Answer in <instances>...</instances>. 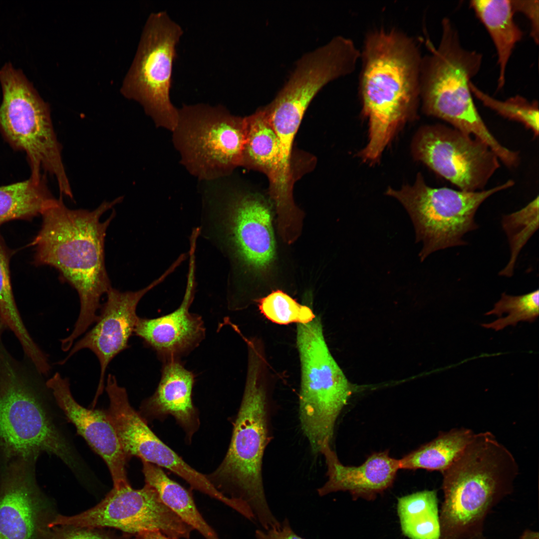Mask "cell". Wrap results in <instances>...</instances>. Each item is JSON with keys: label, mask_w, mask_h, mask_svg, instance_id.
<instances>
[{"label": "cell", "mask_w": 539, "mask_h": 539, "mask_svg": "<svg viewBox=\"0 0 539 539\" xmlns=\"http://www.w3.org/2000/svg\"><path fill=\"white\" fill-rule=\"evenodd\" d=\"M62 196L41 214V227L32 245L35 265L56 269L78 293L79 314L72 331L65 338L72 345L97 321L100 299L111 287L105 265L104 242L114 212L104 221L100 219L123 197L104 201L89 211L67 208Z\"/></svg>", "instance_id": "obj_1"}, {"label": "cell", "mask_w": 539, "mask_h": 539, "mask_svg": "<svg viewBox=\"0 0 539 539\" xmlns=\"http://www.w3.org/2000/svg\"><path fill=\"white\" fill-rule=\"evenodd\" d=\"M422 57L411 37L394 28L368 32L360 57L358 92L369 123L368 142L360 152L373 162L403 124L416 114Z\"/></svg>", "instance_id": "obj_2"}, {"label": "cell", "mask_w": 539, "mask_h": 539, "mask_svg": "<svg viewBox=\"0 0 539 539\" xmlns=\"http://www.w3.org/2000/svg\"><path fill=\"white\" fill-rule=\"evenodd\" d=\"M519 471L513 454L492 432L475 433L441 472L440 539H474L484 535L486 518L512 493Z\"/></svg>", "instance_id": "obj_3"}, {"label": "cell", "mask_w": 539, "mask_h": 539, "mask_svg": "<svg viewBox=\"0 0 539 539\" xmlns=\"http://www.w3.org/2000/svg\"><path fill=\"white\" fill-rule=\"evenodd\" d=\"M264 363L258 356L248 359L245 388L229 449L220 466L207 477L268 530L279 522L268 505L262 476L265 451L271 439V408L263 378Z\"/></svg>", "instance_id": "obj_4"}, {"label": "cell", "mask_w": 539, "mask_h": 539, "mask_svg": "<svg viewBox=\"0 0 539 539\" xmlns=\"http://www.w3.org/2000/svg\"><path fill=\"white\" fill-rule=\"evenodd\" d=\"M430 50L422 57L420 96L426 114L441 119L466 134L486 143L502 161L511 157L488 129L480 115L470 88L471 79L479 71L482 55L463 47L459 33L448 18L442 21L439 45L429 40Z\"/></svg>", "instance_id": "obj_5"}, {"label": "cell", "mask_w": 539, "mask_h": 539, "mask_svg": "<svg viewBox=\"0 0 539 539\" xmlns=\"http://www.w3.org/2000/svg\"><path fill=\"white\" fill-rule=\"evenodd\" d=\"M271 208L251 192L223 188L205 195L199 236L228 259L231 274L263 272L272 265L276 243Z\"/></svg>", "instance_id": "obj_6"}, {"label": "cell", "mask_w": 539, "mask_h": 539, "mask_svg": "<svg viewBox=\"0 0 539 539\" xmlns=\"http://www.w3.org/2000/svg\"><path fill=\"white\" fill-rule=\"evenodd\" d=\"M2 99L0 132L15 150L25 153L30 178L40 181L48 174L60 194L73 198L62 157L61 144L53 126L49 107L20 69L9 63L0 69Z\"/></svg>", "instance_id": "obj_7"}, {"label": "cell", "mask_w": 539, "mask_h": 539, "mask_svg": "<svg viewBox=\"0 0 539 539\" xmlns=\"http://www.w3.org/2000/svg\"><path fill=\"white\" fill-rule=\"evenodd\" d=\"M54 455L76 468L73 450L47 412L32 380L0 351V453L2 462Z\"/></svg>", "instance_id": "obj_8"}, {"label": "cell", "mask_w": 539, "mask_h": 539, "mask_svg": "<svg viewBox=\"0 0 539 539\" xmlns=\"http://www.w3.org/2000/svg\"><path fill=\"white\" fill-rule=\"evenodd\" d=\"M296 342L301 365L299 421L312 452L318 454L325 443H331L336 420L358 387L331 355L318 317L297 324Z\"/></svg>", "instance_id": "obj_9"}, {"label": "cell", "mask_w": 539, "mask_h": 539, "mask_svg": "<svg viewBox=\"0 0 539 539\" xmlns=\"http://www.w3.org/2000/svg\"><path fill=\"white\" fill-rule=\"evenodd\" d=\"M512 180L494 188L476 192L428 186L419 174L412 186L401 189L389 188L386 194L398 200L413 222L417 242H421L419 253L423 261L433 253L467 244L463 237L477 229L476 213L492 195L512 187Z\"/></svg>", "instance_id": "obj_10"}, {"label": "cell", "mask_w": 539, "mask_h": 539, "mask_svg": "<svg viewBox=\"0 0 539 539\" xmlns=\"http://www.w3.org/2000/svg\"><path fill=\"white\" fill-rule=\"evenodd\" d=\"M173 141L181 162L199 180L213 181L242 165L245 142V117L221 105H184L178 109Z\"/></svg>", "instance_id": "obj_11"}, {"label": "cell", "mask_w": 539, "mask_h": 539, "mask_svg": "<svg viewBox=\"0 0 539 539\" xmlns=\"http://www.w3.org/2000/svg\"><path fill=\"white\" fill-rule=\"evenodd\" d=\"M183 33L164 11L152 13L145 26L129 80L130 96L138 101L157 127L172 132L179 112L170 91L176 46Z\"/></svg>", "instance_id": "obj_12"}, {"label": "cell", "mask_w": 539, "mask_h": 539, "mask_svg": "<svg viewBox=\"0 0 539 539\" xmlns=\"http://www.w3.org/2000/svg\"><path fill=\"white\" fill-rule=\"evenodd\" d=\"M48 526L111 528L132 536L156 531L172 539H189L194 530L147 484L140 489L132 488L130 484L113 487L95 506L72 516H54Z\"/></svg>", "instance_id": "obj_13"}, {"label": "cell", "mask_w": 539, "mask_h": 539, "mask_svg": "<svg viewBox=\"0 0 539 539\" xmlns=\"http://www.w3.org/2000/svg\"><path fill=\"white\" fill-rule=\"evenodd\" d=\"M413 150L417 160L466 192L483 190L500 167L498 157L486 143L443 125L422 128Z\"/></svg>", "instance_id": "obj_14"}, {"label": "cell", "mask_w": 539, "mask_h": 539, "mask_svg": "<svg viewBox=\"0 0 539 539\" xmlns=\"http://www.w3.org/2000/svg\"><path fill=\"white\" fill-rule=\"evenodd\" d=\"M37 459L2 463L0 475V539H44L51 518L35 476Z\"/></svg>", "instance_id": "obj_15"}, {"label": "cell", "mask_w": 539, "mask_h": 539, "mask_svg": "<svg viewBox=\"0 0 539 539\" xmlns=\"http://www.w3.org/2000/svg\"><path fill=\"white\" fill-rule=\"evenodd\" d=\"M174 270V268L171 266L158 278L138 290L121 291L111 287L106 294V300L101 306L94 326L72 346L67 356L59 364H65L82 349L91 351L100 364L97 392H101L104 388L105 373L109 363L129 347V341L134 334L139 318L136 309L139 301L145 294L163 281Z\"/></svg>", "instance_id": "obj_16"}, {"label": "cell", "mask_w": 539, "mask_h": 539, "mask_svg": "<svg viewBox=\"0 0 539 539\" xmlns=\"http://www.w3.org/2000/svg\"><path fill=\"white\" fill-rule=\"evenodd\" d=\"M196 249L189 251L186 287L180 306L172 312L154 318L139 317L134 334L165 362L179 359L204 339L205 328L200 315L190 312L196 289Z\"/></svg>", "instance_id": "obj_17"}, {"label": "cell", "mask_w": 539, "mask_h": 539, "mask_svg": "<svg viewBox=\"0 0 539 539\" xmlns=\"http://www.w3.org/2000/svg\"><path fill=\"white\" fill-rule=\"evenodd\" d=\"M46 385L77 433L105 462L113 487L129 484L126 470L127 458L106 412L79 404L71 392L69 379L58 372L46 381Z\"/></svg>", "instance_id": "obj_18"}, {"label": "cell", "mask_w": 539, "mask_h": 539, "mask_svg": "<svg viewBox=\"0 0 539 539\" xmlns=\"http://www.w3.org/2000/svg\"><path fill=\"white\" fill-rule=\"evenodd\" d=\"M320 453L324 457L328 479L317 489L319 496L342 491L355 500L371 501L392 487L400 470L399 459L390 457L387 450L372 453L358 466L343 465L331 443L324 444Z\"/></svg>", "instance_id": "obj_19"}, {"label": "cell", "mask_w": 539, "mask_h": 539, "mask_svg": "<svg viewBox=\"0 0 539 539\" xmlns=\"http://www.w3.org/2000/svg\"><path fill=\"white\" fill-rule=\"evenodd\" d=\"M121 442L127 458L137 457L142 461L168 469L185 480L193 489L226 505L230 504L228 497L219 491L207 477L190 466L158 438L142 418H134L126 424Z\"/></svg>", "instance_id": "obj_20"}, {"label": "cell", "mask_w": 539, "mask_h": 539, "mask_svg": "<svg viewBox=\"0 0 539 539\" xmlns=\"http://www.w3.org/2000/svg\"><path fill=\"white\" fill-rule=\"evenodd\" d=\"M155 392L143 401L142 410L151 417L171 415L192 435L198 424L192 402L195 376L179 359L164 362Z\"/></svg>", "instance_id": "obj_21"}, {"label": "cell", "mask_w": 539, "mask_h": 539, "mask_svg": "<svg viewBox=\"0 0 539 539\" xmlns=\"http://www.w3.org/2000/svg\"><path fill=\"white\" fill-rule=\"evenodd\" d=\"M246 137L242 166L264 173L270 183V193L278 180L280 152L277 137L264 108L245 117Z\"/></svg>", "instance_id": "obj_22"}, {"label": "cell", "mask_w": 539, "mask_h": 539, "mask_svg": "<svg viewBox=\"0 0 539 539\" xmlns=\"http://www.w3.org/2000/svg\"><path fill=\"white\" fill-rule=\"evenodd\" d=\"M471 7L484 24L495 44L499 67L498 89L505 83L507 66L512 53L523 36L514 19L511 0H474Z\"/></svg>", "instance_id": "obj_23"}, {"label": "cell", "mask_w": 539, "mask_h": 539, "mask_svg": "<svg viewBox=\"0 0 539 539\" xmlns=\"http://www.w3.org/2000/svg\"><path fill=\"white\" fill-rule=\"evenodd\" d=\"M142 463L146 484L156 491L166 506L205 539H220L199 512L188 490L170 479L159 467Z\"/></svg>", "instance_id": "obj_24"}, {"label": "cell", "mask_w": 539, "mask_h": 539, "mask_svg": "<svg viewBox=\"0 0 539 539\" xmlns=\"http://www.w3.org/2000/svg\"><path fill=\"white\" fill-rule=\"evenodd\" d=\"M474 434L471 429L464 427L440 432L431 441L399 459L400 469L441 473L456 459Z\"/></svg>", "instance_id": "obj_25"}, {"label": "cell", "mask_w": 539, "mask_h": 539, "mask_svg": "<svg viewBox=\"0 0 539 539\" xmlns=\"http://www.w3.org/2000/svg\"><path fill=\"white\" fill-rule=\"evenodd\" d=\"M29 178L0 186V225L14 220H28L41 215L55 199L46 183Z\"/></svg>", "instance_id": "obj_26"}, {"label": "cell", "mask_w": 539, "mask_h": 539, "mask_svg": "<svg viewBox=\"0 0 539 539\" xmlns=\"http://www.w3.org/2000/svg\"><path fill=\"white\" fill-rule=\"evenodd\" d=\"M397 512L403 534L410 539H439L437 491L425 490L399 498Z\"/></svg>", "instance_id": "obj_27"}, {"label": "cell", "mask_w": 539, "mask_h": 539, "mask_svg": "<svg viewBox=\"0 0 539 539\" xmlns=\"http://www.w3.org/2000/svg\"><path fill=\"white\" fill-rule=\"evenodd\" d=\"M9 259V252L0 235V317L17 337L27 356L32 357L39 349L26 329L16 307L10 282Z\"/></svg>", "instance_id": "obj_28"}, {"label": "cell", "mask_w": 539, "mask_h": 539, "mask_svg": "<svg viewBox=\"0 0 539 539\" xmlns=\"http://www.w3.org/2000/svg\"><path fill=\"white\" fill-rule=\"evenodd\" d=\"M539 217L538 196L520 210L503 216L502 228L508 238L511 255L500 275H513L519 254L539 228Z\"/></svg>", "instance_id": "obj_29"}, {"label": "cell", "mask_w": 539, "mask_h": 539, "mask_svg": "<svg viewBox=\"0 0 539 539\" xmlns=\"http://www.w3.org/2000/svg\"><path fill=\"white\" fill-rule=\"evenodd\" d=\"M505 313L508 315L489 323L481 324V326L498 331L509 325L515 326L520 321L534 322L539 314V290L518 296L503 293L494 308L485 315L501 316Z\"/></svg>", "instance_id": "obj_30"}, {"label": "cell", "mask_w": 539, "mask_h": 539, "mask_svg": "<svg viewBox=\"0 0 539 539\" xmlns=\"http://www.w3.org/2000/svg\"><path fill=\"white\" fill-rule=\"evenodd\" d=\"M470 88L472 94L485 106L510 120L523 124L533 132L539 135V104L537 101H529L517 95L505 101L498 100L478 88L471 81Z\"/></svg>", "instance_id": "obj_31"}, {"label": "cell", "mask_w": 539, "mask_h": 539, "mask_svg": "<svg viewBox=\"0 0 539 539\" xmlns=\"http://www.w3.org/2000/svg\"><path fill=\"white\" fill-rule=\"evenodd\" d=\"M259 307L267 318L280 324L307 323L316 316L309 307L299 304L280 290L273 291L261 299Z\"/></svg>", "instance_id": "obj_32"}, {"label": "cell", "mask_w": 539, "mask_h": 539, "mask_svg": "<svg viewBox=\"0 0 539 539\" xmlns=\"http://www.w3.org/2000/svg\"><path fill=\"white\" fill-rule=\"evenodd\" d=\"M102 529L47 525L44 539H133L125 534L118 538Z\"/></svg>", "instance_id": "obj_33"}, {"label": "cell", "mask_w": 539, "mask_h": 539, "mask_svg": "<svg viewBox=\"0 0 539 539\" xmlns=\"http://www.w3.org/2000/svg\"><path fill=\"white\" fill-rule=\"evenodd\" d=\"M514 12H520L526 15L530 22L531 35L535 42L539 39V1L538 0H511Z\"/></svg>", "instance_id": "obj_34"}, {"label": "cell", "mask_w": 539, "mask_h": 539, "mask_svg": "<svg viewBox=\"0 0 539 539\" xmlns=\"http://www.w3.org/2000/svg\"><path fill=\"white\" fill-rule=\"evenodd\" d=\"M255 537L256 539H305L294 533L287 519L281 522L277 528L268 530H257Z\"/></svg>", "instance_id": "obj_35"}, {"label": "cell", "mask_w": 539, "mask_h": 539, "mask_svg": "<svg viewBox=\"0 0 539 539\" xmlns=\"http://www.w3.org/2000/svg\"><path fill=\"white\" fill-rule=\"evenodd\" d=\"M133 539H172L159 532H144L134 536Z\"/></svg>", "instance_id": "obj_36"}, {"label": "cell", "mask_w": 539, "mask_h": 539, "mask_svg": "<svg viewBox=\"0 0 539 539\" xmlns=\"http://www.w3.org/2000/svg\"><path fill=\"white\" fill-rule=\"evenodd\" d=\"M5 327H6V326L5 325L4 323H3V321L2 320L1 318L0 317V351L1 349V348L2 347V346H1V343H0V336H1V335L2 332L3 331L4 328Z\"/></svg>", "instance_id": "obj_37"}, {"label": "cell", "mask_w": 539, "mask_h": 539, "mask_svg": "<svg viewBox=\"0 0 539 539\" xmlns=\"http://www.w3.org/2000/svg\"><path fill=\"white\" fill-rule=\"evenodd\" d=\"M487 539V538H486V537H485V536H484V535H482V536H480V537H477V538H475V539ZM519 539H529L527 538H526V537L525 536H524L523 535H521V536H520V537L519 538Z\"/></svg>", "instance_id": "obj_38"}]
</instances>
